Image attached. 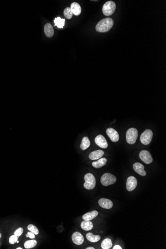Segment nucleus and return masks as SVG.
Returning a JSON list of instances; mask_svg holds the SVG:
<instances>
[{"instance_id": "f257e3e1", "label": "nucleus", "mask_w": 166, "mask_h": 249, "mask_svg": "<svg viewBox=\"0 0 166 249\" xmlns=\"http://www.w3.org/2000/svg\"><path fill=\"white\" fill-rule=\"evenodd\" d=\"M114 23V20L111 18L103 19L97 23L95 29L98 32H108L112 28Z\"/></svg>"}, {"instance_id": "f03ea898", "label": "nucleus", "mask_w": 166, "mask_h": 249, "mask_svg": "<svg viewBox=\"0 0 166 249\" xmlns=\"http://www.w3.org/2000/svg\"><path fill=\"white\" fill-rule=\"evenodd\" d=\"M138 135L137 129L135 128H129L126 134V141L129 144H133L135 143Z\"/></svg>"}, {"instance_id": "7ed1b4c3", "label": "nucleus", "mask_w": 166, "mask_h": 249, "mask_svg": "<svg viewBox=\"0 0 166 249\" xmlns=\"http://www.w3.org/2000/svg\"><path fill=\"white\" fill-rule=\"evenodd\" d=\"M85 183H84V186L86 189L91 190L94 189L96 185V181L94 175L91 173L87 174L84 177Z\"/></svg>"}, {"instance_id": "20e7f679", "label": "nucleus", "mask_w": 166, "mask_h": 249, "mask_svg": "<svg viewBox=\"0 0 166 249\" xmlns=\"http://www.w3.org/2000/svg\"><path fill=\"white\" fill-rule=\"evenodd\" d=\"M116 181V177L110 173H105L100 178V182L103 186H108L115 183Z\"/></svg>"}, {"instance_id": "39448f33", "label": "nucleus", "mask_w": 166, "mask_h": 249, "mask_svg": "<svg viewBox=\"0 0 166 249\" xmlns=\"http://www.w3.org/2000/svg\"><path fill=\"white\" fill-rule=\"evenodd\" d=\"M116 9V5L115 3L109 1L106 2L103 5V14L106 16H109L114 14Z\"/></svg>"}, {"instance_id": "423d86ee", "label": "nucleus", "mask_w": 166, "mask_h": 249, "mask_svg": "<svg viewBox=\"0 0 166 249\" xmlns=\"http://www.w3.org/2000/svg\"><path fill=\"white\" fill-rule=\"evenodd\" d=\"M153 133L150 129H146L140 136V141L143 145H148L151 143L152 139Z\"/></svg>"}, {"instance_id": "0eeeda50", "label": "nucleus", "mask_w": 166, "mask_h": 249, "mask_svg": "<svg viewBox=\"0 0 166 249\" xmlns=\"http://www.w3.org/2000/svg\"><path fill=\"white\" fill-rule=\"evenodd\" d=\"M140 159L146 164H149L153 162V158L151 154L147 150H142L139 153Z\"/></svg>"}, {"instance_id": "6e6552de", "label": "nucleus", "mask_w": 166, "mask_h": 249, "mask_svg": "<svg viewBox=\"0 0 166 249\" xmlns=\"http://www.w3.org/2000/svg\"><path fill=\"white\" fill-rule=\"evenodd\" d=\"M137 186V179L135 177L130 176L128 177L126 181V189L129 191L135 189Z\"/></svg>"}, {"instance_id": "1a4fd4ad", "label": "nucleus", "mask_w": 166, "mask_h": 249, "mask_svg": "<svg viewBox=\"0 0 166 249\" xmlns=\"http://www.w3.org/2000/svg\"><path fill=\"white\" fill-rule=\"evenodd\" d=\"M106 134L112 142H116L119 141V133L114 128H108L106 129Z\"/></svg>"}, {"instance_id": "9d476101", "label": "nucleus", "mask_w": 166, "mask_h": 249, "mask_svg": "<svg viewBox=\"0 0 166 249\" xmlns=\"http://www.w3.org/2000/svg\"><path fill=\"white\" fill-rule=\"evenodd\" d=\"M95 144L100 148L103 149H106V148H108V142L105 137H103V136L102 135H98L95 138Z\"/></svg>"}, {"instance_id": "9b49d317", "label": "nucleus", "mask_w": 166, "mask_h": 249, "mask_svg": "<svg viewBox=\"0 0 166 249\" xmlns=\"http://www.w3.org/2000/svg\"><path fill=\"white\" fill-rule=\"evenodd\" d=\"M72 239L73 243L77 245H81L84 242L83 236L78 232H74L72 236Z\"/></svg>"}, {"instance_id": "f8f14e48", "label": "nucleus", "mask_w": 166, "mask_h": 249, "mask_svg": "<svg viewBox=\"0 0 166 249\" xmlns=\"http://www.w3.org/2000/svg\"><path fill=\"white\" fill-rule=\"evenodd\" d=\"M98 204L100 207L105 209H111L113 206V203L111 200L106 198H100L98 200Z\"/></svg>"}, {"instance_id": "ddd939ff", "label": "nucleus", "mask_w": 166, "mask_h": 249, "mask_svg": "<svg viewBox=\"0 0 166 249\" xmlns=\"http://www.w3.org/2000/svg\"><path fill=\"white\" fill-rule=\"evenodd\" d=\"M133 168L136 173L139 174L142 176L146 175V171L144 170V166L140 163H135L133 164Z\"/></svg>"}, {"instance_id": "4468645a", "label": "nucleus", "mask_w": 166, "mask_h": 249, "mask_svg": "<svg viewBox=\"0 0 166 249\" xmlns=\"http://www.w3.org/2000/svg\"><path fill=\"white\" fill-rule=\"evenodd\" d=\"M104 155V152L102 150L93 151L89 154V158L92 160H98L101 158Z\"/></svg>"}, {"instance_id": "2eb2a0df", "label": "nucleus", "mask_w": 166, "mask_h": 249, "mask_svg": "<svg viewBox=\"0 0 166 249\" xmlns=\"http://www.w3.org/2000/svg\"><path fill=\"white\" fill-rule=\"evenodd\" d=\"M45 34L48 37H52L54 35V31L52 25L50 23H46L44 26Z\"/></svg>"}, {"instance_id": "dca6fc26", "label": "nucleus", "mask_w": 166, "mask_h": 249, "mask_svg": "<svg viewBox=\"0 0 166 249\" xmlns=\"http://www.w3.org/2000/svg\"><path fill=\"white\" fill-rule=\"evenodd\" d=\"M98 215V212L97 211L94 210L91 212H88L83 215V220L90 221L95 218Z\"/></svg>"}, {"instance_id": "f3484780", "label": "nucleus", "mask_w": 166, "mask_h": 249, "mask_svg": "<svg viewBox=\"0 0 166 249\" xmlns=\"http://www.w3.org/2000/svg\"><path fill=\"white\" fill-rule=\"evenodd\" d=\"M71 9L73 14L75 15H79L81 12V7L77 3L74 2L71 5Z\"/></svg>"}, {"instance_id": "a211bd4d", "label": "nucleus", "mask_w": 166, "mask_h": 249, "mask_svg": "<svg viewBox=\"0 0 166 249\" xmlns=\"http://www.w3.org/2000/svg\"><path fill=\"white\" fill-rule=\"evenodd\" d=\"M107 159L106 158H102L98 159L97 161L93 162L92 163V165L96 169L101 168L103 166L106 164L107 162Z\"/></svg>"}, {"instance_id": "6ab92c4d", "label": "nucleus", "mask_w": 166, "mask_h": 249, "mask_svg": "<svg viewBox=\"0 0 166 249\" xmlns=\"http://www.w3.org/2000/svg\"><path fill=\"white\" fill-rule=\"evenodd\" d=\"M81 227L84 230H91L93 228V224L90 221L84 220V221L82 222L81 224Z\"/></svg>"}, {"instance_id": "aec40b11", "label": "nucleus", "mask_w": 166, "mask_h": 249, "mask_svg": "<svg viewBox=\"0 0 166 249\" xmlns=\"http://www.w3.org/2000/svg\"><path fill=\"white\" fill-rule=\"evenodd\" d=\"M90 145H91V142L89 138L88 137H84L82 140L80 147L82 150H85L89 147Z\"/></svg>"}, {"instance_id": "412c9836", "label": "nucleus", "mask_w": 166, "mask_h": 249, "mask_svg": "<svg viewBox=\"0 0 166 249\" xmlns=\"http://www.w3.org/2000/svg\"><path fill=\"white\" fill-rule=\"evenodd\" d=\"M86 238L89 241L92 243H95L100 241V236L99 235H94L92 233H88L86 235Z\"/></svg>"}, {"instance_id": "4be33fe9", "label": "nucleus", "mask_w": 166, "mask_h": 249, "mask_svg": "<svg viewBox=\"0 0 166 249\" xmlns=\"http://www.w3.org/2000/svg\"><path fill=\"white\" fill-rule=\"evenodd\" d=\"M112 246V243L111 240L110 239H106L102 242L101 247L102 249H109L111 248Z\"/></svg>"}, {"instance_id": "5701e85b", "label": "nucleus", "mask_w": 166, "mask_h": 249, "mask_svg": "<svg viewBox=\"0 0 166 249\" xmlns=\"http://www.w3.org/2000/svg\"><path fill=\"white\" fill-rule=\"evenodd\" d=\"M65 19H61V17H56L54 20L55 25L59 28H62L65 25Z\"/></svg>"}, {"instance_id": "b1692460", "label": "nucleus", "mask_w": 166, "mask_h": 249, "mask_svg": "<svg viewBox=\"0 0 166 249\" xmlns=\"http://www.w3.org/2000/svg\"><path fill=\"white\" fill-rule=\"evenodd\" d=\"M36 245H37L36 240L32 239L31 240H28L25 242L24 244V246H25V248L28 249L34 248V247H36Z\"/></svg>"}, {"instance_id": "393cba45", "label": "nucleus", "mask_w": 166, "mask_h": 249, "mask_svg": "<svg viewBox=\"0 0 166 249\" xmlns=\"http://www.w3.org/2000/svg\"><path fill=\"white\" fill-rule=\"evenodd\" d=\"M64 15L67 19H71L72 17L73 13L71 11V8L69 7L66 8L64 11Z\"/></svg>"}, {"instance_id": "a878e982", "label": "nucleus", "mask_w": 166, "mask_h": 249, "mask_svg": "<svg viewBox=\"0 0 166 249\" xmlns=\"http://www.w3.org/2000/svg\"><path fill=\"white\" fill-rule=\"evenodd\" d=\"M28 230L32 232L33 233H34L36 235L39 234V229H37V228L36 226H34V225H28Z\"/></svg>"}, {"instance_id": "bb28decb", "label": "nucleus", "mask_w": 166, "mask_h": 249, "mask_svg": "<svg viewBox=\"0 0 166 249\" xmlns=\"http://www.w3.org/2000/svg\"><path fill=\"white\" fill-rule=\"evenodd\" d=\"M17 239H18V237H17V236L15 235L11 236L9 238V243L11 244H15L17 242Z\"/></svg>"}, {"instance_id": "cd10ccee", "label": "nucleus", "mask_w": 166, "mask_h": 249, "mask_svg": "<svg viewBox=\"0 0 166 249\" xmlns=\"http://www.w3.org/2000/svg\"><path fill=\"white\" fill-rule=\"evenodd\" d=\"M23 230L22 228H19L17 230L15 231L14 232V235L17 236V237H19L20 236L22 235V234L23 233Z\"/></svg>"}, {"instance_id": "c85d7f7f", "label": "nucleus", "mask_w": 166, "mask_h": 249, "mask_svg": "<svg viewBox=\"0 0 166 249\" xmlns=\"http://www.w3.org/2000/svg\"><path fill=\"white\" fill-rule=\"evenodd\" d=\"M35 234L34 233H33L32 232H28V233L26 234V236L27 237H29L31 239H34L35 238H36V236H35Z\"/></svg>"}, {"instance_id": "c756f323", "label": "nucleus", "mask_w": 166, "mask_h": 249, "mask_svg": "<svg viewBox=\"0 0 166 249\" xmlns=\"http://www.w3.org/2000/svg\"><path fill=\"white\" fill-rule=\"evenodd\" d=\"M113 249H122V247L119 245H115L114 248Z\"/></svg>"}, {"instance_id": "7c9ffc66", "label": "nucleus", "mask_w": 166, "mask_h": 249, "mask_svg": "<svg viewBox=\"0 0 166 249\" xmlns=\"http://www.w3.org/2000/svg\"><path fill=\"white\" fill-rule=\"evenodd\" d=\"M94 247H90L87 248L86 249H94Z\"/></svg>"}, {"instance_id": "2f4dec72", "label": "nucleus", "mask_w": 166, "mask_h": 249, "mask_svg": "<svg viewBox=\"0 0 166 249\" xmlns=\"http://www.w3.org/2000/svg\"><path fill=\"white\" fill-rule=\"evenodd\" d=\"M17 249H22V248L19 247V248H17Z\"/></svg>"}, {"instance_id": "473e14b6", "label": "nucleus", "mask_w": 166, "mask_h": 249, "mask_svg": "<svg viewBox=\"0 0 166 249\" xmlns=\"http://www.w3.org/2000/svg\"><path fill=\"white\" fill-rule=\"evenodd\" d=\"M1 237H2V234L0 233V238H1Z\"/></svg>"}, {"instance_id": "72a5a7b5", "label": "nucleus", "mask_w": 166, "mask_h": 249, "mask_svg": "<svg viewBox=\"0 0 166 249\" xmlns=\"http://www.w3.org/2000/svg\"><path fill=\"white\" fill-rule=\"evenodd\" d=\"M17 243H19V241H17Z\"/></svg>"}]
</instances>
